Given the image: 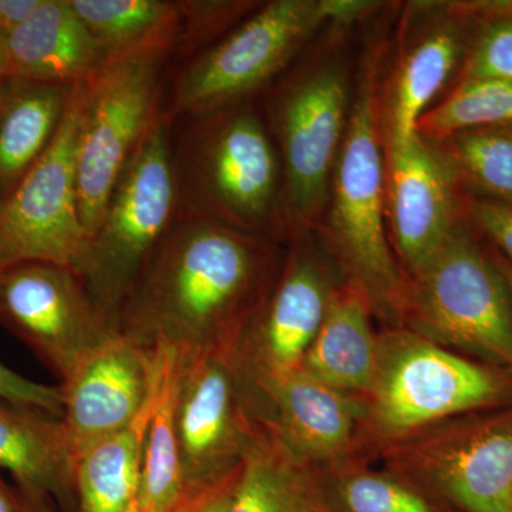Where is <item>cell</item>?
Segmentation results:
<instances>
[{"instance_id": "2e32d148", "label": "cell", "mask_w": 512, "mask_h": 512, "mask_svg": "<svg viewBox=\"0 0 512 512\" xmlns=\"http://www.w3.org/2000/svg\"><path fill=\"white\" fill-rule=\"evenodd\" d=\"M430 476L463 512H512V410L474 421L436 448Z\"/></svg>"}, {"instance_id": "e575fe53", "label": "cell", "mask_w": 512, "mask_h": 512, "mask_svg": "<svg viewBox=\"0 0 512 512\" xmlns=\"http://www.w3.org/2000/svg\"><path fill=\"white\" fill-rule=\"evenodd\" d=\"M234 488V487H232ZM232 488L212 497L205 498V500L197 501V503L185 505L178 512H225L227 508L229 497H231Z\"/></svg>"}, {"instance_id": "30bf717a", "label": "cell", "mask_w": 512, "mask_h": 512, "mask_svg": "<svg viewBox=\"0 0 512 512\" xmlns=\"http://www.w3.org/2000/svg\"><path fill=\"white\" fill-rule=\"evenodd\" d=\"M377 350L375 409L389 433H404L510 397V382L413 333H394Z\"/></svg>"}, {"instance_id": "ab89813d", "label": "cell", "mask_w": 512, "mask_h": 512, "mask_svg": "<svg viewBox=\"0 0 512 512\" xmlns=\"http://www.w3.org/2000/svg\"><path fill=\"white\" fill-rule=\"evenodd\" d=\"M124 512H141L140 505H138V500H134L133 503L128 505V508Z\"/></svg>"}, {"instance_id": "e0dca14e", "label": "cell", "mask_w": 512, "mask_h": 512, "mask_svg": "<svg viewBox=\"0 0 512 512\" xmlns=\"http://www.w3.org/2000/svg\"><path fill=\"white\" fill-rule=\"evenodd\" d=\"M467 5L457 6V15L440 19L421 32L404 49L390 80L382 110L377 109L384 148L404 146L417 134V124L433 97L443 89L467 49Z\"/></svg>"}, {"instance_id": "8992f818", "label": "cell", "mask_w": 512, "mask_h": 512, "mask_svg": "<svg viewBox=\"0 0 512 512\" xmlns=\"http://www.w3.org/2000/svg\"><path fill=\"white\" fill-rule=\"evenodd\" d=\"M402 311L430 339L512 373L510 288L464 222L406 282Z\"/></svg>"}, {"instance_id": "d590c367", "label": "cell", "mask_w": 512, "mask_h": 512, "mask_svg": "<svg viewBox=\"0 0 512 512\" xmlns=\"http://www.w3.org/2000/svg\"><path fill=\"white\" fill-rule=\"evenodd\" d=\"M0 512H20L18 493L6 483L0 470Z\"/></svg>"}, {"instance_id": "7402d4cb", "label": "cell", "mask_w": 512, "mask_h": 512, "mask_svg": "<svg viewBox=\"0 0 512 512\" xmlns=\"http://www.w3.org/2000/svg\"><path fill=\"white\" fill-rule=\"evenodd\" d=\"M362 293H335L299 369L340 392L373 390L377 345Z\"/></svg>"}, {"instance_id": "4dcf8cb0", "label": "cell", "mask_w": 512, "mask_h": 512, "mask_svg": "<svg viewBox=\"0 0 512 512\" xmlns=\"http://www.w3.org/2000/svg\"><path fill=\"white\" fill-rule=\"evenodd\" d=\"M338 505L340 512H439L412 488L377 474L343 481Z\"/></svg>"}, {"instance_id": "74e56055", "label": "cell", "mask_w": 512, "mask_h": 512, "mask_svg": "<svg viewBox=\"0 0 512 512\" xmlns=\"http://www.w3.org/2000/svg\"><path fill=\"white\" fill-rule=\"evenodd\" d=\"M9 76L8 37L0 32V82Z\"/></svg>"}, {"instance_id": "1f68e13d", "label": "cell", "mask_w": 512, "mask_h": 512, "mask_svg": "<svg viewBox=\"0 0 512 512\" xmlns=\"http://www.w3.org/2000/svg\"><path fill=\"white\" fill-rule=\"evenodd\" d=\"M0 400L42 410L47 414L63 416V396L59 387L46 386L19 375L0 362Z\"/></svg>"}, {"instance_id": "83f0119b", "label": "cell", "mask_w": 512, "mask_h": 512, "mask_svg": "<svg viewBox=\"0 0 512 512\" xmlns=\"http://www.w3.org/2000/svg\"><path fill=\"white\" fill-rule=\"evenodd\" d=\"M503 124H512V82L466 77L440 106L423 114L417 133L436 140L468 128Z\"/></svg>"}, {"instance_id": "cb8c5ba5", "label": "cell", "mask_w": 512, "mask_h": 512, "mask_svg": "<svg viewBox=\"0 0 512 512\" xmlns=\"http://www.w3.org/2000/svg\"><path fill=\"white\" fill-rule=\"evenodd\" d=\"M153 407L144 447L138 505L141 512H178L184 504L183 476L175 431L180 356L174 350L153 349Z\"/></svg>"}, {"instance_id": "d6a6232c", "label": "cell", "mask_w": 512, "mask_h": 512, "mask_svg": "<svg viewBox=\"0 0 512 512\" xmlns=\"http://www.w3.org/2000/svg\"><path fill=\"white\" fill-rule=\"evenodd\" d=\"M468 220L483 231L512 264V207L473 200L466 205Z\"/></svg>"}, {"instance_id": "9a60e30c", "label": "cell", "mask_w": 512, "mask_h": 512, "mask_svg": "<svg viewBox=\"0 0 512 512\" xmlns=\"http://www.w3.org/2000/svg\"><path fill=\"white\" fill-rule=\"evenodd\" d=\"M332 296L311 252L295 249L249 322L254 326L251 360L259 389L301 367Z\"/></svg>"}, {"instance_id": "5b68a950", "label": "cell", "mask_w": 512, "mask_h": 512, "mask_svg": "<svg viewBox=\"0 0 512 512\" xmlns=\"http://www.w3.org/2000/svg\"><path fill=\"white\" fill-rule=\"evenodd\" d=\"M352 109L326 204V234L367 303L402 311L406 282L387 239L386 167L369 80Z\"/></svg>"}, {"instance_id": "484cf974", "label": "cell", "mask_w": 512, "mask_h": 512, "mask_svg": "<svg viewBox=\"0 0 512 512\" xmlns=\"http://www.w3.org/2000/svg\"><path fill=\"white\" fill-rule=\"evenodd\" d=\"M430 141L476 200L512 207V124L468 128Z\"/></svg>"}, {"instance_id": "836d02e7", "label": "cell", "mask_w": 512, "mask_h": 512, "mask_svg": "<svg viewBox=\"0 0 512 512\" xmlns=\"http://www.w3.org/2000/svg\"><path fill=\"white\" fill-rule=\"evenodd\" d=\"M43 0H0V32L12 35L42 5Z\"/></svg>"}, {"instance_id": "8fae6325", "label": "cell", "mask_w": 512, "mask_h": 512, "mask_svg": "<svg viewBox=\"0 0 512 512\" xmlns=\"http://www.w3.org/2000/svg\"><path fill=\"white\" fill-rule=\"evenodd\" d=\"M175 431L184 488L181 508L234 487L258 437H248L245 430L232 355L180 356Z\"/></svg>"}, {"instance_id": "8d00e7d4", "label": "cell", "mask_w": 512, "mask_h": 512, "mask_svg": "<svg viewBox=\"0 0 512 512\" xmlns=\"http://www.w3.org/2000/svg\"><path fill=\"white\" fill-rule=\"evenodd\" d=\"M18 493V491H16ZM20 512H57L55 504L47 500L23 497L18 493Z\"/></svg>"}, {"instance_id": "277c9868", "label": "cell", "mask_w": 512, "mask_h": 512, "mask_svg": "<svg viewBox=\"0 0 512 512\" xmlns=\"http://www.w3.org/2000/svg\"><path fill=\"white\" fill-rule=\"evenodd\" d=\"M171 123L167 111L160 110L114 188L77 269L114 332L128 292L181 210Z\"/></svg>"}, {"instance_id": "603a6c76", "label": "cell", "mask_w": 512, "mask_h": 512, "mask_svg": "<svg viewBox=\"0 0 512 512\" xmlns=\"http://www.w3.org/2000/svg\"><path fill=\"white\" fill-rule=\"evenodd\" d=\"M151 407L153 392L130 426L97 441L76 458L77 512H124L137 500Z\"/></svg>"}, {"instance_id": "d6986e66", "label": "cell", "mask_w": 512, "mask_h": 512, "mask_svg": "<svg viewBox=\"0 0 512 512\" xmlns=\"http://www.w3.org/2000/svg\"><path fill=\"white\" fill-rule=\"evenodd\" d=\"M8 59L9 76L74 87L87 82L106 57L70 0H43L8 36Z\"/></svg>"}, {"instance_id": "7a4b0ae2", "label": "cell", "mask_w": 512, "mask_h": 512, "mask_svg": "<svg viewBox=\"0 0 512 512\" xmlns=\"http://www.w3.org/2000/svg\"><path fill=\"white\" fill-rule=\"evenodd\" d=\"M188 120L173 138L181 207L261 237L288 231L284 174L268 124L245 103Z\"/></svg>"}, {"instance_id": "d4e9b609", "label": "cell", "mask_w": 512, "mask_h": 512, "mask_svg": "<svg viewBox=\"0 0 512 512\" xmlns=\"http://www.w3.org/2000/svg\"><path fill=\"white\" fill-rule=\"evenodd\" d=\"M106 59L177 52L180 12L173 0H70Z\"/></svg>"}, {"instance_id": "44dd1931", "label": "cell", "mask_w": 512, "mask_h": 512, "mask_svg": "<svg viewBox=\"0 0 512 512\" xmlns=\"http://www.w3.org/2000/svg\"><path fill=\"white\" fill-rule=\"evenodd\" d=\"M74 87L15 76L0 82V202L52 144Z\"/></svg>"}, {"instance_id": "ac0fdd59", "label": "cell", "mask_w": 512, "mask_h": 512, "mask_svg": "<svg viewBox=\"0 0 512 512\" xmlns=\"http://www.w3.org/2000/svg\"><path fill=\"white\" fill-rule=\"evenodd\" d=\"M0 470L23 497L77 505L73 451L59 417L0 400Z\"/></svg>"}, {"instance_id": "4316f807", "label": "cell", "mask_w": 512, "mask_h": 512, "mask_svg": "<svg viewBox=\"0 0 512 512\" xmlns=\"http://www.w3.org/2000/svg\"><path fill=\"white\" fill-rule=\"evenodd\" d=\"M225 512H316V505L286 448L278 439H258Z\"/></svg>"}, {"instance_id": "3957f363", "label": "cell", "mask_w": 512, "mask_h": 512, "mask_svg": "<svg viewBox=\"0 0 512 512\" xmlns=\"http://www.w3.org/2000/svg\"><path fill=\"white\" fill-rule=\"evenodd\" d=\"M375 3L357 0H274L261 3L178 74L171 119L197 117L245 103L268 86L328 23L352 22Z\"/></svg>"}, {"instance_id": "f1b7e54d", "label": "cell", "mask_w": 512, "mask_h": 512, "mask_svg": "<svg viewBox=\"0 0 512 512\" xmlns=\"http://www.w3.org/2000/svg\"><path fill=\"white\" fill-rule=\"evenodd\" d=\"M477 30L464 77L512 82V2L474 3Z\"/></svg>"}, {"instance_id": "4fadbf2b", "label": "cell", "mask_w": 512, "mask_h": 512, "mask_svg": "<svg viewBox=\"0 0 512 512\" xmlns=\"http://www.w3.org/2000/svg\"><path fill=\"white\" fill-rule=\"evenodd\" d=\"M386 215L394 248L412 275L463 224L453 168L417 133L404 146L384 148Z\"/></svg>"}, {"instance_id": "ffe728a7", "label": "cell", "mask_w": 512, "mask_h": 512, "mask_svg": "<svg viewBox=\"0 0 512 512\" xmlns=\"http://www.w3.org/2000/svg\"><path fill=\"white\" fill-rule=\"evenodd\" d=\"M276 413V439L292 457H328L352 436L356 407L343 392L302 369L261 387Z\"/></svg>"}, {"instance_id": "6da1fadb", "label": "cell", "mask_w": 512, "mask_h": 512, "mask_svg": "<svg viewBox=\"0 0 512 512\" xmlns=\"http://www.w3.org/2000/svg\"><path fill=\"white\" fill-rule=\"evenodd\" d=\"M271 238L181 207L117 316L116 332L181 357L234 355L271 291Z\"/></svg>"}, {"instance_id": "9c48e42d", "label": "cell", "mask_w": 512, "mask_h": 512, "mask_svg": "<svg viewBox=\"0 0 512 512\" xmlns=\"http://www.w3.org/2000/svg\"><path fill=\"white\" fill-rule=\"evenodd\" d=\"M83 83L74 87L56 137L15 190L0 202V269L22 261L82 264L89 237L77 191V138Z\"/></svg>"}, {"instance_id": "7c38bea8", "label": "cell", "mask_w": 512, "mask_h": 512, "mask_svg": "<svg viewBox=\"0 0 512 512\" xmlns=\"http://www.w3.org/2000/svg\"><path fill=\"white\" fill-rule=\"evenodd\" d=\"M0 323L64 382L113 335L70 266L22 261L0 269Z\"/></svg>"}, {"instance_id": "f546056e", "label": "cell", "mask_w": 512, "mask_h": 512, "mask_svg": "<svg viewBox=\"0 0 512 512\" xmlns=\"http://www.w3.org/2000/svg\"><path fill=\"white\" fill-rule=\"evenodd\" d=\"M259 5L248 0H177L181 20L177 52L194 55L208 49Z\"/></svg>"}, {"instance_id": "f35d334b", "label": "cell", "mask_w": 512, "mask_h": 512, "mask_svg": "<svg viewBox=\"0 0 512 512\" xmlns=\"http://www.w3.org/2000/svg\"><path fill=\"white\" fill-rule=\"evenodd\" d=\"M495 264H497L498 268H500L501 274L504 275L505 281H507L508 288H510L511 296H512V264L507 261L505 258L494 259Z\"/></svg>"}, {"instance_id": "ba28073f", "label": "cell", "mask_w": 512, "mask_h": 512, "mask_svg": "<svg viewBox=\"0 0 512 512\" xmlns=\"http://www.w3.org/2000/svg\"><path fill=\"white\" fill-rule=\"evenodd\" d=\"M168 56L144 52L111 57L83 83L77 191L89 241L121 175L160 113L161 69Z\"/></svg>"}, {"instance_id": "5bb4252c", "label": "cell", "mask_w": 512, "mask_h": 512, "mask_svg": "<svg viewBox=\"0 0 512 512\" xmlns=\"http://www.w3.org/2000/svg\"><path fill=\"white\" fill-rule=\"evenodd\" d=\"M154 369L153 350L114 332L60 384L62 421L74 461L137 419L153 392Z\"/></svg>"}, {"instance_id": "52a82bcc", "label": "cell", "mask_w": 512, "mask_h": 512, "mask_svg": "<svg viewBox=\"0 0 512 512\" xmlns=\"http://www.w3.org/2000/svg\"><path fill=\"white\" fill-rule=\"evenodd\" d=\"M349 114L348 72L338 57L293 70L269 93L288 229L308 228L325 210Z\"/></svg>"}]
</instances>
